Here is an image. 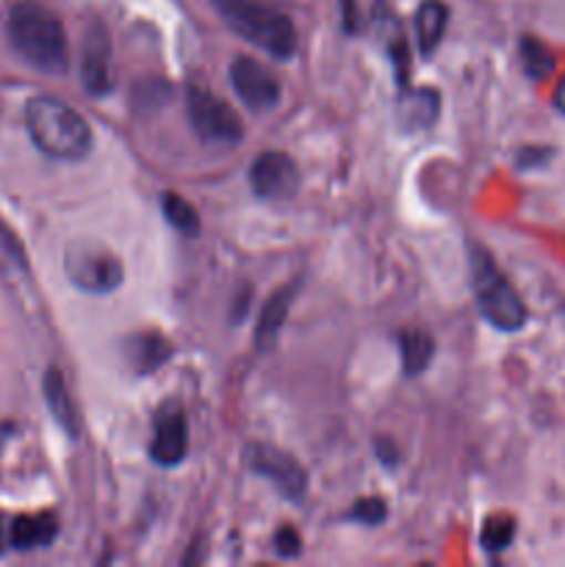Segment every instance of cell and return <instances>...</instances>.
I'll use <instances>...</instances> for the list:
<instances>
[{"label":"cell","mask_w":565,"mask_h":567,"mask_svg":"<svg viewBox=\"0 0 565 567\" xmlns=\"http://www.w3.org/2000/svg\"><path fill=\"white\" fill-rule=\"evenodd\" d=\"M6 31H9L11 48L33 70L48 72V75H59V72L66 70V61H70L66 59L70 55L66 33L53 11L31 3V0H22V3L11 6Z\"/></svg>","instance_id":"cell-1"},{"label":"cell","mask_w":565,"mask_h":567,"mask_svg":"<svg viewBox=\"0 0 565 567\" xmlns=\"http://www.w3.org/2000/svg\"><path fill=\"white\" fill-rule=\"evenodd\" d=\"M25 127L37 150L55 161H81L92 150V127L64 100L39 94L25 105Z\"/></svg>","instance_id":"cell-2"},{"label":"cell","mask_w":565,"mask_h":567,"mask_svg":"<svg viewBox=\"0 0 565 567\" xmlns=\"http://www.w3.org/2000/svg\"><path fill=\"white\" fill-rule=\"evenodd\" d=\"M233 33L255 44L275 59H291L297 50V28L282 11L271 9L264 0H210Z\"/></svg>","instance_id":"cell-3"},{"label":"cell","mask_w":565,"mask_h":567,"mask_svg":"<svg viewBox=\"0 0 565 567\" xmlns=\"http://www.w3.org/2000/svg\"><path fill=\"white\" fill-rule=\"evenodd\" d=\"M471 288L482 319L502 332H518L526 324V308L518 291L499 271L485 249H471Z\"/></svg>","instance_id":"cell-4"},{"label":"cell","mask_w":565,"mask_h":567,"mask_svg":"<svg viewBox=\"0 0 565 567\" xmlns=\"http://www.w3.org/2000/svg\"><path fill=\"white\" fill-rule=\"evenodd\" d=\"M64 271L75 288L86 293H111L125 280V266L97 241H75L64 252Z\"/></svg>","instance_id":"cell-5"},{"label":"cell","mask_w":565,"mask_h":567,"mask_svg":"<svg viewBox=\"0 0 565 567\" xmlns=\"http://www.w3.org/2000/svg\"><path fill=\"white\" fill-rule=\"evenodd\" d=\"M186 111L192 127L197 131V136L203 142L210 144H236L242 142L244 127L238 120L236 111L225 103L222 97H216L214 92L199 86H188L186 92Z\"/></svg>","instance_id":"cell-6"},{"label":"cell","mask_w":565,"mask_h":567,"mask_svg":"<svg viewBox=\"0 0 565 567\" xmlns=\"http://www.w3.org/2000/svg\"><path fill=\"white\" fill-rule=\"evenodd\" d=\"M247 463L249 468L258 476H264L266 482L275 485V491L280 496H286L288 502H302L305 493H308V474H305L302 465L291 457L282 449L269 446V443H253L247 449Z\"/></svg>","instance_id":"cell-7"},{"label":"cell","mask_w":565,"mask_h":567,"mask_svg":"<svg viewBox=\"0 0 565 567\" xmlns=\"http://www.w3.org/2000/svg\"><path fill=\"white\" fill-rule=\"evenodd\" d=\"M249 186L260 199H269V203L291 199L299 188L297 164L288 155L275 153V150L260 153L249 166Z\"/></svg>","instance_id":"cell-8"},{"label":"cell","mask_w":565,"mask_h":567,"mask_svg":"<svg viewBox=\"0 0 565 567\" xmlns=\"http://www.w3.org/2000/svg\"><path fill=\"white\" fill-rule=\"evenodd\" d=\"M230 83L233 92L238 94V100L249 111H271L280 100L277 78L266 66H260L258 61L247 59V55H238L230 64Z\"/></svg>","instance_id":"cell-9"},{"label":"cell","mask_w":565,"mask_h":567,"mask_svg":"<svg viewBox=\"0 0 565 567\" xmlns=\"http://www.w3.org/2000/svg\"><path fill=\"white\" fill-rule=\"evenodd\" d=\"M188 452V424L181 404H164L155 413L153 421V443H150V457L153 463L172 468L181 465Z\"/></svg>","instance_id":"cell-10"},{"label":"cell","mask_w":565,"mask_h":567,"mask_svg":"<svg viewBox=\"0 0 565 567\" xmlns=\"http://www.w3.org/2000/svg\"><path fill=\"white\" fill-rule=\"evenodd\" d=\"M81 78L83 86L92 94H105L114 86V78H111V39L100 22H94L86 37H83Z\"/></svg>","instance_id":"cell-11"},{"label":"cell","mask_w":565,"mask_h":567,"mask_svg":"<svg viewBox=\"0 0 565 567\" xmlns=\"http://www.w3.org/2000/svg\"><path fill=\"white\" fill-rule=\"evenodd\" d=\"M438 114H441V97L435 89L419 86L404 89L397 100V122L402 131H427L435 125Z\"/></svg>","instance_id":"cell-12"},{"label":"cell","mask_w":565,"mask_h":567,"mask_svg":"<svg viewBox=\"0 0 565 567\" xmlns=\"http://www.w3.org/2000/svg\"><path fill=\"white\" fill-rule=\"evenodd\" d=\"M172 343L158 332H138L125 341V358L136 374H153L170 360Z\"/></svg>","instance_id":"cell-13"},{"label":"cell","mask_w":565,"mask_h":567,"mask_svg":"<svg viewBox=\"0 0 565 567\" xmlns=\"http://www.w3.org/2000/svg\"><path fill=\"white\" fill-rule=\"evenodd\" d=\"M59 535V524L50 513L20 515L9 526V543L17 551H31V548H44Z\"/></svg>","instance_id":"cell-14"},{"label":"cell","mask_w":565,"mask_h":567,"mask_svg":"<svg viewBox=\"0 0 565 567\" xmlns=\"http://www.w3.org/2000/svg\"><path fill=\"white\" fill-rule=\"evenodd\" d=\"M297 288H299V282H291V286L280 288V291H277L275 297L264 305V310H260V319H258V330H255V343H258V349L275 347L277 336H280V330H282V321H286L294 297H297Z\"/></svg>","instance_id":"cell-15"},{"label":"cell","mask_w":565,"mask_h":567,"mask_svg":"<svg viewBox=\"0 0 565 567\" xmlns=\"http://www.w3.org/2000/svg\"><path fill=\"white\" fill-rule=\"evenodd\" d=\"M449 25V9L443 0H424L415 9V42L421 55H432L438 44L443 42V33Z\"/></svg>","instance_id":"cell-16"},{"label":"cell","mask_w":565,"mask_h":567,"mask_svg":"<svg viewBox=\"0 0 565 567\" xmlns=\"http://www.w3.org/2000/svg\"><path fill=\"white\" fill-rule=\"evenodd\" d=\"M44 399H48V408L53 413L55 424L66 432L70 437L78 435V415H75V404H72L70 391H66L64 374L59 369H48L44 374Z\"/></svg>","instance_id":"cell-17"},{"label":"cell","mask_w":565,"mask_h":567,"mask_svg":"<svg viewBox=\"0 0 565 567\" xmlns=\"http://www.w3.org/2000/svg\"><path fill=\"white\" fill-rule=\"evenodd\" d=\"M399 352H402L404 374L415 377L430 365L432 354H435V341L424 330H402L399 332Z\"/></svg>","instance_id":"cell-18"},{"label":"cell","mask_w":565,"mask_h":567,"mask_svg":"<svg viewBox=\"0 0 565 567\" xmlns=\"http://www.w3.org/2000/svg\"><path fill=\"white\" fill-rule=\"evenodd\" d=\"M161 210H164L166 221H170L175 230L186 233V236H197L199 233V214L194 210V205L186 197L175 192H166L161 199Z\"/></svg>","instance_id":"cell-19"},{"label":"cell","mask_w":565,"mask_h":567,"mask_svg":"<svg viewBox=\"0 0 565 567\" xmlns=\"http://www.w3.org/2000/svg\"><path fill=\"white\" fill-rule=\"evenodd\" d=\"M521 61H524V72L532 81H543L554 70V53L535 37L521 39Z\"/></svg>","instance_id":"cell-20"},{"label":"cell","mask_w":565,"mask_h":567,"mask_svg":"<svg viewBox=\"0 0 565 567\" xmlns=\"http://www.w3.org/2000/svg\"><path fill=\"white\" fill-rule=\"evenodd\" d=\"M515 537V520L510 515H491L482 526L480 543L487 554H502L504 548H510Z\"/></svg>","instance_id":"cell-21"},{"label":"cell","mask_w":565,"mask_h":567,"mask_svg":"<svg viewBox=\"0 0 565 567\" xmlns=\"http://www.w3.org/2000/svg\"><path fill=\"white\" fill-rule=\"evenodd\" d=\"M388 515V507L382 498H360L358 504H355L352 509H349V518L358 520V524H366V526H374V524H382Z\"/></svg>","instance_id":"cell-22"},{"label":"cell","mask_w":565,"mask_h":567,"mask_svg":"<svg viewBox=\"0 0 565 567\" xmlns=\"http://www.w3.org/2000/svg\"><path fill=\"white\" fill-rule=\"evenodd\" d=\"M275 551L280 554L282 559L299 557V551H302V540H299L297 529H291V526H282V529H277Z\"/></svg>","instance_id":"cell-23"},{"label":"cell","mask_w":565,"mask_h":567,"mask_svg":"<svg viewBox=\"0 0 565 567\" xmlns=\"http://www.w3.org/2000/svg\"><path fill=\"white\" fill-rule=\"evenodd\" d=\"M552 150L548 147H524L518 153V169H541L543 164L552 161Z\"/></svg>","instance_id":"cell-24"},{"label":"cell","mask_w":565,"mask_h":567,"mask_svg":"<svg viewBox=\"0 0 565 567\" xmlns=\"http://www.w3.org/2000/svg\"><path fill=\"white\" fill-rule=\"evenodd\" d=\"M343 6V28L349 33L358 31V9H355V0H341Z\"/></svg>","instance_id":"cell-25"},{"label":"cell","mask_w":565,"mask_h":567,"mask_svg":"<svg viewBox=\"0 0 565 567\" xmlns=\"http://www.w3.org/2000/svg\"><path fill=\"white\" fill-rule=\"evenodd\" d=\"M377 454H380V460L386 465H397V446L388 441H377Z\"/></svg>","instance_id":"cell-26"},{"label":"cell","mask_w":565,"mask_h":567,"mask_svg":"<svg viewBox=\"0 0 565 567\" xmlns=\"http://www.w3.org/2000/svg\"><path fill=\"white\" fill-rule=\"evenodd\" d=\"M554 105H557V111H563L565 114V75L559 78L557 89H554Z\"/></svg>","instance_id":"cell-27"}]
</instances>
